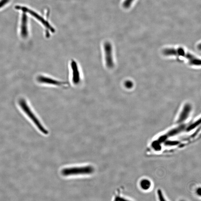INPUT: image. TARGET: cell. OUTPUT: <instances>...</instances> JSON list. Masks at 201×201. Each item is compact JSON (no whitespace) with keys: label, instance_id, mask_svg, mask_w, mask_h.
I'll return each mask as SVG.
<instances>
[{"label":"cell","instance_id":"1","mask_svg":"<svg viewBox=\"0 0 201 201\" xmlns=\"http://www.w3.org/2000/svg\"><path fill=\"white\" fill-rule=\"evenodd\" d=\"M18 103L20 109L32 121L39 130L43 134H48V130L42 125L26 99L24 98H20L18 99Z\"/></svg>","mask_w":201,"mask_h":201},{"label":"cell","instance_id":"10","mask_svg":"<svg viewBox=\"0 0 201 201\" xmlns=\"http://www.w3.org/2000/svg\"><path fill=\"white\" fill-rule=\"evenodd\" d=\"M24 18L23 19V24H22V30H21V35L22 36L26 37L27 35V25H26V23H27V19L26 18V17L24 16Z\"/></svg>","mask_w":201,"mask_h":201},{"label":"cell","instance_id":"12","mask_svg":"<svg viewBox=\"0 0 201 201\" xmlns=\"http://www.w3.org/2000/svg\"><path fill=\"white\" fill-rule=\"evenodd\" d=\"M125 87L127 88H131L133 87V83L130 80H127L125 83Z\"/></svg>","mask_w":201,"mask_h":201},{"label":"cell","instance_id":"5","mask_svg":"<svg viewBox=\"0 0 201 201\" xmlns=\"http://www.w3.org/2000/svg\"><path fill=\"white\" fill-rule=\"evenodd\" d=\"M104 59L106 67L108 69H112L114 66L112 47L110 43L106 42L104 44Z\"/></svg>","mask_w":201,"mask_h":201},{"label":"cell","instance_id":"7","mask_svg":"<svg viewBox=\"0 0 201 201\" xmlns=\"http://www.w3.org/2000/svg\"><path fill=\"white\" fill-rule=\"evenodd\" d=\"M191 110L192 106L191 105L189 104H185L176 121V123L180 124L185 122L189 116Z\"/></svg>","mask_w":201,"mask_h":201},{"label":"cell","instance_id":"2","mask_svg":"<svg viewBox=\"0 0 201 201\" xmlns=\"http://www.w3.org/2000/svg\"><path fill=\"white\" fill-rule=\"evenodd\" d=\"M162 53L166 56H175L184 57L192 65L199 66L201 65V60L191 54L187 52L183 48H166L162 51Z\"/></svg>","mask_w":201,"mask_h":201},{"label":"cell","instance_id":"3","mask_svg":"<svg viewBox=\"0 0 201 201\" xmlns=\"http://www.w3.org/2000/svg\"><path fill=\"white\" fill-rule=\"evenodd\" d=\"M94 169L91 166L67 168L62 170V174L65 176L90 174L94 172Z\"/></svg>","mask_w":201,"mask_h":201},{"label":"cell","instance_id":"6","mask_svg":"<svg viewBox=\"0 0 201 201\" xmlns=\"http://www.w3.org/2000/svg\"><path fill=\"white\" fill-rule=\"evenodd\" d=\"M72 80L75 85L79 84L81 80V73L79 68L76 61L72 60L71 62Z\"/></svg>","mask_w":201,"mask_h":201},{"label":"cell","instance_id":"11","mask_svg":"<svg viewBox=\"0 0 201 201\" xmlns=\"http://www.w3.org/2000/svg\"><path fill=\"white\" fill-rule=\"evenodd\" d=\"M134 0H125L123 3V6L125 8H128L131 6Z\"/></svg>","mask_w":201,"mask_h":201},{"label":"cell","instance_id":"4","mask_svg":"<svg viewBox=\"0 0 201 201\" xmlns=\"http://www.w3.org/2000/svg\"><path fill=\"white\" fill-rule=\"evenodd\" d=\"M36 81L41 84L55 86L65 87L68 83L64 82L50 77L43 75H39L36 77Z\"/></svg>","mask_w":201,"mask_h":201},{"label":"cell","instance_id":"9","mask_svg":"<svg viewBox=\"0 0 201 201\" xmlns=\"http://www.w3.org/2000/svg\"><path fill=\"white\" fill-rule=\"evenodd\" d=\"M22 9L25 10L26 11L29 12L31 15L34 16L36 18H37L38 20H39L42 23L44 24V25L45 27H46L48 29H49L52 32L54 33L55 32V29H54L50 25V24L48 23V22H47V21H45L44 19L43 18H42L41 16H40L37 15V14L34 13V12H33L31 11V10H28V9L26 8H22Z\"/></svg>","mask_w":201,"mask_h":201},{"label":"cell","instance_id":"13","mask_svg":"<svg viewBox=\"0 0 201 201\" xmlns=\"http://www.w3.org/2000/svg\"><path fill=\"white\" fill-rule=\"evenodd\" d=\"M9 0H1L0 1V8L7 3Z\"/></svg>","mask_w":201,"mask_h":201},{"label":"cell","instance_id":"8","mask_svg":"<svg viewBox=\"0 0 201 201\" xmlns=\"http://www.w3.org/2000/svg\"><path fill=\"white\" fill-rule=\"evenodd\" d=\"M152 181L147 178H143L140 180L139 183V188L144 191H148L151 189L153 187Z\"/></svg>","mask_w":201,"mask_h":201}]
</instances>
